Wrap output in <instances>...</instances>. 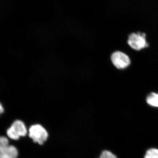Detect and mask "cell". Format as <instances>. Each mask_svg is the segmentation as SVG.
I'll return each mask as SVG.
<instances>
[{
    "mask_svg": "<svg viewBox=\"0 0 158 158\" xmlns=\"http://www.w3.org/2000/svg\"><path fill=\"white\" fill-rule=\"evenodd\" d=\"M147 103L152 106L158 107V94L152 93L146 99Z\"/></svg>",
    "mask_w": 158,
    "mask_h": 158,
    "instance_id": "obj_6",
    "label": "cell"
},
{
    "mask_svg": "<svg viewBox=\"0 0 158 158\" xmlns=\"http://www.w3.org/2000/svg\"><path fill=\"white\" fill-rule=\"evenodd\" d=\"M18 151L16 147L10 145L8 138L0 137V158H17Z\"/></svg>",
    "mask_w": 158,
    "mask_h": 158,
    "instance_id": "obj_2",
    "label": "cell"
},
{
    "mask_svg": "<svg viewBox=\"0 0 158 158\" xmlns=\"http://www.w3.org/2000/svg\"><path fill=\"white\" fill-rule=\"evenodd\" d=\"M99 158H117L116 156L110 151L105 150L102 152Z\"/></svg>",
    "mask_w": 158,
    "mask_h": 158,
    "instance_id": "obj_8",
    "label": "cell"
},
{
    "mask_svg": "<svg viewBox=\"0 0 158 158\" xmlns=\"http://www.w3.org/2000/svg\"><path fill=\"white\" fill-rule=\"evenodd\" d=\"M4 108H3L2 105L0 103V115H1V114H2V113H3V112H4Z\"/></svg>",
    "mask_w": 158,
    "mask_h": 158,
    "instance_id": "obj_9",
    "label": "cell"
},
{
    "mask_svg": "<svg viewBox=\"0 0 158 158\" xmlns=\"http://www.w3.org/2000/svg\"><path fill=\"white\" fill-rule=\"evenodd\" d=\"M145 37L146 35L144 33L140 32L132 33L129 35L128 43L134 49L140 50L141 49L147 47L148 45L146 42Z\"/></svg>",
    "mask_w": 158,
    "mask_h": 158,
    "instance_id": "obj_4",
    "label": "cell"
},
{
    "mask_svg": "<svg viewBox=\"0 0 158 158\" xmlns=\"http://www.w3.org/2000/svg\"><path fill=\"white\" fill-rule=\"evenodd\" d=\"M144 158H158V149L151 148L148 150L145 153Z\"/></svg>",
    "mask_w": 158,
    "mask_h": 158,
    "instance_id": "obj_7",
    "label": "cell"
},
{
    "mask_svg": "<svg viewBox=\"0 0 158 158\" xmlns=\"http://www.w3.org/2000/svg\"><path fill=\"white\" fill-rule=\"evenodd\" d=\"M111 60L114 65L119 69L126 68L131 63V60L127 55L120 52L113 53Z\"/></svg>",
    "mask_w": 158,
    "mask_h": 158,
    "instance_id": "obj_5",
    "label": "cell"
},
{
    "mask_svg": "<svg viewBox=\"0 0 158 158\" xmlns=\"http://www.w3.org/2000/svg\"><path fill=\"white\" fill-rule=\"evenodd\" d=\"M29 135L34 142L43 144L48 138V133L43 127L40 124L31 126L29 129Z\"/></svg>",
    "mask_w": 158,
    "mask_h": 158,
    "instance_id": "obj_1",
    "label": "cell"
},
{
    "mask_svg": "<svg viewBox=\"0 0 158 158\" xmlns=\"http://www.w3.org/2000/svg\"><path fill=\"white\" fill-rule=\"evenodd\" d=\"M27 133V130L25 125L20 120H15L7 131L8 137L14 140H17L20 137H24Z\"/></svg>",
    "mask_w": 158,
    "mask_h": 158,
    "instance_id": "obj_3",
    "label": "cell"
}]
</instances>
